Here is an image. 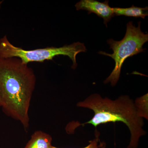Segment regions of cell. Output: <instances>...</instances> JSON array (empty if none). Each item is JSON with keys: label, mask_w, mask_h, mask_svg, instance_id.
Here are the masks:
<instances>
[{"label": "cell", "mask_w": 148, "mask_h": 148, "mask_svg": "<svg viewBox=\"0 0 148 148\" xmlns=\"http://www.w3.org/2000/svg\"><path fill=\"white\" fill-rule=\"evenodd\" d=\"M1 106H2L1 100V96H0V108H1Z\"/></svg>", "instance_id": "obj_10"}, {"label": "cell", "mask_w": 148, "mask_h": 148, "mask_svg": "<svg viewBox=\"0 0 148 148\" xmlns=\"http://www.w3.org/2000/svg\"><path fill=\"white\" fill-rule=\"evenodd\" d=\"M36 84L34 72L17 58H0L1 108L8 116L29 126V109Z\"/></svg>", "instance_id": "obj_1"}, {"label": "cell", "mask_w": 148, "mask_h": 148, "mask_svg": "<svg viewBox=\"0 0 148 148\" xmlns=\"http://www.w3.org/2000/svg\"><path fill=\"white\" fill-rule=\"evenodd\" d=\"M112 9L115 16H125L145 18L148 15L147 7L143 8L132 5L131 7L127 8H112Z\"/></svg>", "instance_id": "obj_7"}, {"label": "cell", "mask_w": 148, "mask_h": 148, "mask_svg": "<svg viewBox=\"0 0 148 148\" xmlns=\"http://www.w3.org/2000/svg\"><path fill=\"white\" fill-rule=\"evenodd\" d=\"M138 27L129 21L126 25V31L124 38L120 41L109 39L107 42L113 51L112 54L100 51L98 53L110 56L115 61V67L110 76L104 82L105 84L110 83L112 86L117 83L120 76L122 66L128 57L143 52L146 49L143 46L148 41V34H145L141 29V22Z\"/></svg>", "instance_id": "obj_4"}, {"label": "cell", "mask_w": 148, "mask_h": 148, "mask_svg": "<svg viewBox=\"0 0 148 148\" xmlns=\"http://www.w3.org/2000/svg\"><path fill=\"white\" fill-rule=\"evenodd\" d=\"M135 103L140 116L148 119V93L136 99Z\"/></svg>", "instance_id": "obj_8"}, {"label": "cell", "mask_w": 148, "mask_h": 148, "mask_svg": "<svg viewBox=\"0 0 148 148\" xmlns=\"http://www.w3.org/2000/svg\"><path fill=\"white\" fill-rule=\"evenodd\" d=\"M98 142H99V137H98V135H97V136L95 139L89 142V144H88V145L84 147L81 148H101L100 145H98ZM51 148H57L52 146Z\"/></svg>", "instance_id": "obj_9"}, {"label": "cell", "mask_w": 148, "mask_h": 148, "mask_svg": "<svg viewBox=\"0 0 148 148\" xmlns=\"http://www.w3.org/2000/svg\"><path fill=\"white\" fill-rule=\"evenodd\" d=\"M77 106L92 110L94 113L91 119L79 125L89 124L96 127L100 125L116 122L126 125L130 132V141L127 148H138L140 138L146 134L143 129V118L135 102L128 95H121L112 100L95 93L79 102Z\"/></svg>", "instance_id": "obj_2"}, {"label": "cell", "mask_w": 148, "mask_h": 148, "mask_svg": "<svg viewBox=\"0 0 148 148\" xmlns=\"http://www.w3.org/2000/svg\"><path fill=\"white\" fill-rule=\"evenodd\" d=\"M84 44L79 42H74L62 47H53L32 50H25L15 46L9 40L6 36L0 38V58H17L24 64L30 62H44L52 60L58 56H68L73 62L72 68L75 69L77 66L76 56L81 52H86Z\"/></svg>", "instance_id": "obj_3"}, {"label": "cell", "mask_w": 148, "mask_h": 148, "mask_svg": "<svg viewBox=\"0 0 148 148\" xmlns=\"http://www.w3.org/2000/svg\"><path fill=\"white\" fill-rule=\"evenodd\" d=\"M2 3V1H0V6H1V4Z\"/></svg>", "instance_id": "obj_11"}, {"label": "cell", "mask_w": 148, "mask_h": 148, "mask_svg": "<svg viewBox=\"0 0 148 148\" xmlns=\"http://www.w3.org/2000/svg\"><path fill=\"white\" fill-rule=\"evenodd\" d=\"M52 137L49 134L41 131H35L24 148H51Z\"/></svg>", "instance_id": "obj_6"}, {"label": "cell", "mask_w": 148, "mask_h": 148, "mask_svg": "<svg viewBox=\"0 0 148 148\" xmlns=\"http://www.w3.org/2000/svg\"><path fill=\"white\" fill-rule=\"evenodd\" d=\"M75 7L77 10L87 11L88 14H95L103 18L104 24L107 27L108 23L115 16L112 8L109 5L108 1L101 3L95 0H81L76 4Z\"/></svg>", "instance_id": "obj_5"}]
</instances>
